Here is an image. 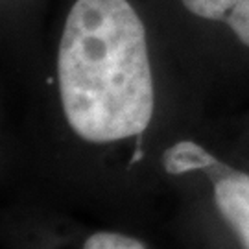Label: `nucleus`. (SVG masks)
Returning <instances> with one entry per match:
<instances>
[{
	"mask_svg": "<svg viewBox=\"0 0 249 249\" xmlns=\"http://www.w3.org/2000/svg\"><path fill=\"white\" fill-rule=\"evenodd\" d=\"M53 83L65 131L92 153L124 151L160 232L164 190L159 155L148 141L157 129L159 98L146 30L127 0H76L55 78H46V85Z\"/></svg>",
	"mask_w": 249,
	"mask_h": 249,
	"instance_id": "1",
	"label": "nucleus"
},
{
	"mask_svg": "<svg viewBox=\"0 0 249 249\" xmlns=\"http://www.w3.org/2000/svg\"><path fill=\"white\" fill-rule=\"evenodd\" d=\"M4 249H176L160 234L13 196L0 213Z\"/></svg>",
	"mask_w": 249,
	"mask_h": 249,
	"instance_id": "3",
	"label": "nucleus"
},
{
	"mask_svg": "<svg viewBox=\"0 0 249 249\" xmlns=\"http://www.w3.org/2000/svg\"><path fill=\"white\" fill-rule=\"evenodd\" d=\"M183 6L201 18L229 24L242 45L249 46V0H181Z\"/></svg>",
	"mask_w": 249,
	"mask_h": 249,
	"instance_id": "4",
	"label": "nucleus"
},
{
	"mask_svg": "<svg viewBox=\"0 0 249 249\" xmlns=\"http://www.w3.org/2000/svg\"><path fill=\"white\" fill-rule=\"evenodd\" d=\"M162 238L176 249H249V164L192 135L159 159Z\"/></svg>",
	"mask_w": 249,
	"mask_h": 249,
	"instance_id": "2",
	"label": "nucleus"
}]
</instances>
